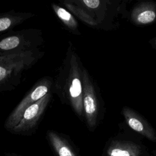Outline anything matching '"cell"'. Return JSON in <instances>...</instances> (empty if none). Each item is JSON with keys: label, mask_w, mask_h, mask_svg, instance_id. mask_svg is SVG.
<instances>
[{"label": "cell", "mask_w": 156, "mask_h": 156, "mask_svg": "<svg viewBox=\"0 0 156 156\" xmlns=\"http://www.w3.org/2000/svg\"><path fill=\"white\" fill-rule=\"evenodd\" d=\"M84 66L73 43L68 48L54 79L53 93L60 102L68 105L80 120L84 122L82 74Z\"/></svg>", "instance_id": "6da1fadb"}, {"label": "cell", "mask_w": 156, "mask_h": 156, "mask_svg": "<svg viewBox=\"0 0 156 156\" xmlns=\"http://www.w3.org/2000/svg\"><path fill=\"white\" fill-rule=\"evenodd\" d=\"M85 25L99 30H111L118 28V17L128 16L126 1L118 0H59Z\"/></svg>", "instance_id": "7a4b0ae2"}, {"label": "cell", "mask_w": 156, "mask_h": 156, "mask_svg": "<svg viewBox=\"0 0 156 156\" xmlns=\"http://www.w3.org/2000/svg\"><path fill=\"white\" fill-rule=\"evenodd\" d=\"M44 55L40 49L0 56V93L15 90L24 74Z\"/></svg>", "instance_id": "3957f363"}, {"label": "cell", "mask_w": 156, "mask_h": 156, "mask_svg": "<svg viewBox=\"0 0 156 156\" xmlns=\"http://www.w3.org/2000/svg\"><path fill=\"white\" fill-rule=\"evenodd\" d=\"M44 41L41 29L11 30L0 35V56L40 49Z\"/></svg>", "instance_id": "277c9868"}, {"label": "cell", "mask_w": 156, "mask_h": 156, "mask_svg": "<svg viewBox=\"0 0 156 156\" xmlns=\"http://www.w3.org/2000/svg\"><path fill=\"white\" fill-rule=\"evenodd\" d=\"M82 82L84 122L89 130L93 132L103 118L104 102L98 85L85 67L83 70Z\"/></svg>", "instance_id": "5b68a950"}, {"label": "cell", "mask_w": 156, "mask_h": 156, "mask_svg": "<svg viewBox=\"0 0 156 156\" xmlns=\"http://www.w3.org/2000/svg\"><path fill=\"white\" fill-rule=\"evenodd\" d=\"M54 78L46 76L40 78L26 93L5 120L4 128L10 132L20 122L24 111L46 94L53 92Z\"/></svg>", "instance_id": "8992f818"}, {"label": "cell", "mask_w": 156, "mask_h": 156, "mask_svg": "<svg viewBox=\"0 0 156 156\" xmlns=\"http://www.w3.org/2000/svg\"><path fill=\"white\" fill-rule=\"evenodd\" d=\"M53 93L51 92L46 94L28 107L23 113L18 124L10 132L23 135L34 133L52 100Z\"/></svg>", "instance_id": "52a82bcc"}, {"label": "cell", "mask_w": 156, "mask_h": 156, "mask_svg": "<svg viewBox=\"0 0 156 156\" xmlns=\"http://www.w3.org/2000/svg\"><path fill=\"white\" fill-rule=\"evenodd\" d=\"M105 153L106 156H146V154L142 144L119 135L109 140Z\"/></svg>", "instance_id": "ba28073f"}, {"label": "cell", "mask_w": 156, "mask_h": 156, "mask_svg": "<svg viewBox=\"0 0 156 156\" xmlns=\"http://www.w3.org/2000/svg\"><path fill=\"white\" fill-rule=\"evenodd\" d=\"M121 114L132 130L151 141L156 143V130L143 115L127 106L122 107Z\"/></svg>", "instance_id": "9c48e42d"}, {"label": "cell", "mask_w": 156, "mask_h": 156, "mask_svg": "<svg viewBox=\"0 0 156 156\" xmlns=\"http://www.w3.org/2000/svg\"><path fill=\"white\" fill-rule=\"evenodd\" d=\"M127 18L136 26L151 24L156 20V1H143L135 4L128 13Z\"/></svg>", "instance_id": "30bf717a"}, {"label": "cell", "mask_w": 156, "mask_h": 156, "mask_svg": "<svg viewBox=\"0 0 156 156\" xmlns=\"http://www.w3.org/2000/svg\"><path fill=\"white\" fill-rule=\"evenodd\" d=\"M35 15L31 12H16L11 10L0 13V35L12 29L32 18Z\"/></svg>", "instance_id": "8fae6325"}, {"label": "cell", "mask_w": 156, "mask_h": 156, "mask_svg": "<svg viewBox=\"0 0 156 156\" xmlns=\"http://www.w3.org/2000/svg\"><path fill=\"white\" fill-rule=\"evenodd\" d=\"M46 137L58 156H77L69 141L62 133L48 130Z\"/></svg>", "instance_id": "7c38bea8"}, {"label": "cell", "mask_w": 156, "mask_h": 156, "mask_svg": "<svg viewBox=\"0 0 156 156\" xmlns=\"http://www.w3.org/2000/svg\"><path fill=\"white\" fill-rule=\"evenodd\" d=\"M52 11L63 27L69 33L76 35H81L77 18L66 9L56 3L51 4Z\"/></svg>", "instance_id": "4fadbf2b"}, {"label": "cell", "mask_w": 156, "mask_h": 156, "mask_svg": "<svg viewBox=\"0 0 156 156\" xmlns=\"http://www.w3.org/2000/svg\"><path fill=\"white\" fill-rule=\"evenodd\" d=\"M149 44L154 50L156 51V36L149 40Z\"/></svg>", "instance_id": "5bb4252c"}, {"label": "cell", "mask_w": 156, "mask_h": 156, "mask_svg": "<svg viewBox=\"0 0 156 156\" xmlns=\"http://www.w3.org/2000/svg\"><path fill=\"white\" fill-rule=\"evenodd\" d=\"M104 156H106V155H104Z\"/></svg>", "instance_id": "9a60e30c"}]
</instances>
